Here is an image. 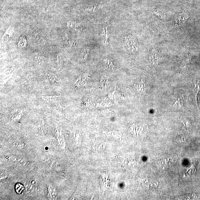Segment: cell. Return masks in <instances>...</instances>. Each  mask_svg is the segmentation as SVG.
I'll list each match as a JSON object with an SVG mask.
<instances>
[{"label":"cell","mask_w":200,"mask_h":200,"mask_svg":"<svg viewBox=\"0 0 200 200\" xmlns=\"http://www.w3.org/2000/svg\"><path fill=\"white\" fill-rule=\"evenodd\" d=\"M124 37L125 45L128 49L133 52L137 51L138 45L135 38L132 35L128 34L125 35Z\"/></svg>","instance_id":"obj_1"},{"label":"cell","mask_w":200,"mask_h":200,"mask_svg":"<svg viewBox=\"0 0 200 200\" xmlns=\"http://www.w3.org/2000/svg\"><path fill=\"white\" fill-rule=\"evenodd\" d=\"M25 192L28 195L34 197L37 195L38 188L34 181H28L24 184Z\"/></svg>","instance_id":"obj_2"},{"label":"cell","mask_w":200,"mask_h":200,"mask_svg":"<svg viewBox=\"0 0 200 200\" xmlns=\"http://www.w3.org/2000/svg\"><path fill=\"white\" fill-rule=\"evenodd\" d=\"M200 91V81L199 80H197L195 82L194 85L193 89V94L195 98V101L196 105H197V109L199 110V107L197 103V96L198 95L199 92Z\"/></svg>","instance_id":"obj_3"},{"label":"cell","mask_w":200,"mask_h":200,"mask_svg":"<svg viewBox=\"0 0 200 200\" xmlns=\"http://www.w3.org/2000/svg\"><path fill=\"white\" fill-rule=\"evenodd\" d=\"M102 34L104 42L105 44H107L108 42L109 38V30L108 26L106 24H105L104 25L102 28Z\"/></svg>","instance_id":"obj_4"},{"label":"cell","mask_w":200,"mask_h":200,"mask_svg":"<svg viewBox=\"0 0 200 200\" xmlns=\"http://www.w3.org/2000/svg\"><path fill=\"white\" fill-rule=\"evenodd\" d=\"M13 28L12 26H10L8 30H6L2 39L4 42H7L11 38L13 33Z\"/></svg>","instance_id":"obj_5"},{"label":"cell","mask_w":200,"mask_h":200,"mask_svg":"<svg viewBox=\"0 0 200 200\" xmlns=\"http://www.w3.org/2000/svg\"><path fill=\"white\" fill-rule=\"evenodd\" d=\"M33 40L35 43H36V44L39 45H41V44L43 45L44 43L42 37L38 33H36L34 34Z\"/></svg>","instance_id":"obj_6"},{"label":"cell","mask_w":200,"mask_h":200,"mask_svg":"<svg viewBox=\"0 0 200 200\" xmlns=\"http://www.w3.org/2000/svg\"><path fill=\"white\" fill-rule=\"evenodd\" d=\"M188 15L186 14L182 13L180 14L179 15H178V17H177V23H179L180 21H181V23H182V21H184L187 19L188 17Z\"/></svg>","instance_id":"obj_7"},{"label":"cell","mask_w":200,"mask_h":200,"mask_svg":"<svg viewBox=\"0 0 200 200\" xmlns=\"http://www.w3.org/2000/svg\"><path fill=\"white\" fill-rule=\"evenodd\" d=\"M183 102L181 97H179L176 100L173 106L175 107H181L183 105Z\"/></svg>","instance_id":"obj_8"},{"label":"cell","mask_w":200,"mask_h":200,"mask_svg":"<svg viewBox=\"0 0 200 200\" xmlns=\"http://www.w3.org/2000/svg\"><path fill=\"white\" fill-rule=\"evenodd\" d=\"M150 60L154 64H159L160 61V58L158 56V55H154L151 56V58H150Z\"/></svg>","instance_id":"obj_9"},{"label":"cell","mask_w":200,"mask_h":200,"mask_svg":"<svg viewBox=\"0 0 200 200\" xmlns=\"http://www.w3.org/2000/svg\"><path fill=\"white\" fill-rule=\"evenodd\" d=\"M60 97L58 96H43L42 98L46 101H49L52 100H58Z\"/></svg>","instance_id":"obj_10"},{"label":"cell","mask_w":200,"mask_h":200,"mask_svg":"<svg viewBox=\"0 0 200 200\" xmlns=\"http://www.w3.org/2000/svg\"><path fill=\"white\" fill-rule=\"evenodd\" d=\"M48 79L51 82H54L55 83H58L59 82V80L56 78L55 76L52 75V74H48Z\"/></svg>","instance_id":"obj_11"},{"label":"cell","mask_w":200,"mask_h":200,"mask_svg":"<svg viewBox=\"0 0 200 200\" xmlns=\"http://www.w3.org/2000/svg\"><path fill=\"white\" fill-rule=\"evenodd\" d=\"M89 52V48L88 47L86 48L83 50L82 53V57L83 60H85L88 56Z\"/></svg>","instance_id":"obj_12"},{"label":"cell","mask_w":200,"mask_h":200,"mask_svg":"<svg viewBox=\"0 0 200 200\" xmlns=\"http://www.w3.org/2000/svg\"><path fill=\"white\" fill-rule=\"evenodd\" d=\"M24 189V187L21 184H17L16 186V191L18 193H21Z\"/></svg>","instance_id":"obj_13"},{"label":"cell","mask_w":200,"mask_h":200,"mask_svg":"<svg viewBox=\"0 0 200 200\" xmlns=\"http://www.w3.org/2000/svg\"><path fill=\"white\" fill-rule=\"evenodd\" d=\"M36 59L38 63L39 64H41L43 62V58L40 56L36 55Z\"/></svg>","instance_id":"obj_14"},{"label":"cell","mask_w":200,"mask_h":200,"mask_svg":"<svg viewBox=\"0 0 200 200\" xmlns=\"http://www.w3.org/2000/svg\"></svg>","instance_id":"obj_15"}]
</instances>
